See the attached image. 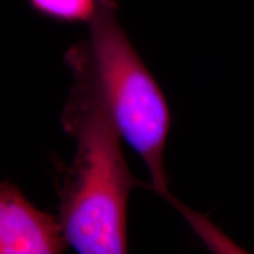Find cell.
Returning <instances> with one entry per match:
<instances>
[{"label":"cell","instance_id":"cell-2","mask_svg":"<svg viewBox=\"0 0 254 254\" xmlns=\"http://www.w3.org/2000/svg\"><path fill=\"white\" fill-rule=\"evenodd\" d=\"M88 62L122 138L144 161L152 189L184 214L168 190L164 152L171 127L167 100L118 23L113 0H99L90 21Z\"/></svg>","mask_w":254,"mask_h":254},{"label":"cell","instance_id":"cell-3","mask_svg":"<svg viewBox=\"0 0 254 254\" xmlns=\"http://www.w3.org/2000/svg\"><path fill=\"white\" fill-rule=\"evenodd\" d=\"M67 246L59 220L34 207L13 184L0 183V254H57Z\"/></svg>","mask_w":254,"mask_h":254},{"label":"cell","instance_id":"cell-4","mask_svg":"<svg viewBox=\"0 0 254 254\" xmlns=\"http://www.w3.org/2000/svg\"><path fill=\"white\" fill-rule=\"evenodd\" d=\"M34 11L64 23L90 21L99 0H27Z\"/></svg>","mask_w":254,"mask_h":254},{"label":"cell","instance_id":"cell-1","mask_svg":"<svg viewBox=\"0 0 254 254\" xmlns=\"http://www.w3.org/2000/svg\"><path fill=\"white\" fill-rule=\"evenodd\" d=\"M74 84L64 107V128L77 140L64 167L59 222L68 246L81 254L127 252L126 211L139 182L124 158L118 128L88 62L85 45L68 53Z\"/></svg>","mask_w":254,"mask_h":254}]
</instances>
